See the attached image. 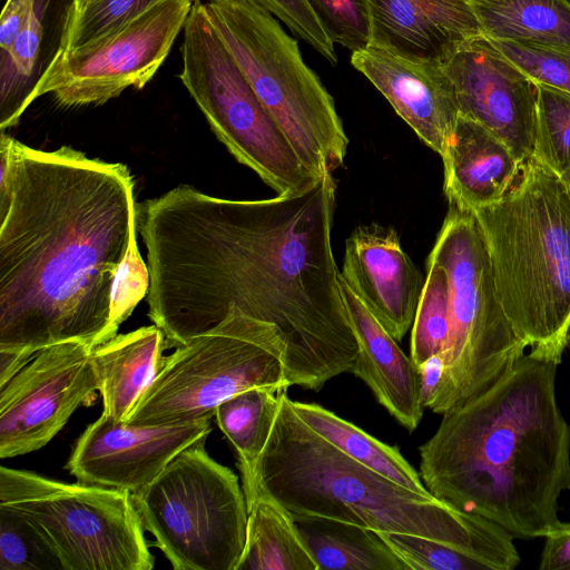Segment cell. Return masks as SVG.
Segmentation results:
<instances>
[{
    "label": "cell",
    "instance_id": "cell-24",
    "mask_svg": "<svg viewBox=\"0 0 570 570\" xmlns=\"http://www.w3.org/2000/svg\"><path fill=\"white\" fill-rule=\"evenodd\" d=\"M53 0H32L11 48L0 52V129L16 126L46 69L45 41Z\"/></svg>",
    "mask_w": 570,
    "mask_h": 570
},
{
    "label": "cell",
    "instance_id": "cell-31",
    "mask_svg": "<svg viewBox=\"0 0 570 570\" xmlns=\"http://www.w3.org/2000/svg\"><path fill=\"white\" fill-rule=\"evenodd\" d=\"M62 569L59 560L17 511L0 505V570Z\"/></svg>",
    "mask_w": 570,
    "mask_h": 570
},
{
    "label": "cell",
    "instance_id": "cell-16",
    "mask_svg": "<svg viewBox=\"0 0 570 570\" xmlns=\"http://www.w3.org/2000/svg\"><path fill=\"white\" fill-rule=\"evenodd\" d=\"M351 63L416 136L442 157L460 112L452 82L440 60L409 57L367 45L352 52Z\"/></svg>",
    "mask_w": 570,
    "mask_h": 570
},
{
    "label": "cell",
    "instance_id": "cell-18",
    "mask_svg": "<svg viewBox=\"0 0 570 570\" xmlns=\"http://www.w3.org/2000/svg\"><path fill=\"white\" fill-rule=\"evenodd\" d=\"M368 45L404 56L441 60L460 43L483 36L471 4L463 0H365Z\"/></svg>",
    "mask_w": 570,
    "mask_h": 570
},
{
    "label": "cell",
    "instance_id": "cell-23",
    "mask_svg": "<svg viewBox=\"0 0 570 570\" xmlns=\"http://www.w3.org/2000/svg\"><path fill=\"white\" fill-rule=\"evenodd\" d=\"M236 570H318L294 518L261 491L247 503L246 540Z\"/></svg>",
    "mask_w": 570,
    "mask_h": 570
},
{
    "label": "cell",
    "instance_id": "cell-19",
    "mask_svg": "<svg viewBox=\"0 0 570 570\" xmlns=\"http://www.w3.org/2000/svg\"><path fill=\"white\" fill-rule=\"evenodd\" d=\"M340 291L356 337L358 354L351 371L407 431L420 424L424 406L419 374L410 356L338 275Z\"/></svg>",
    "mask_w": 570,
    "mask_h": 570
},
{
    "label": "cell",
    "instance_id": "cell-34",
    "mask_svg": "<svg viewBox=\"0 0 570 570\" xmlns=\"http://www.w3.org/2000/svg\"><path fill=\"white\" fill-rule=\"evenodd\" d=\"M334 45L352 52L370 43L371 26L365 0H307Z\"/></svg>",
    "mask_w": 570,
    "mask_h": 570
},
{
    "label": "cell",
    "instance_id": "cell-12",
    "mask_svg": "<svg viewBox=\"0 0 570 570\" xmlns=\"http://www.w3.org/2000/svg\"><path fill=\"white\" fill-rule=\"evenodd\" d=\"M195 1L163 0L91 43L55 52L31 100L52 95L58 105L76 108L142 89L168 57Z\"/></svg>",
    "mask_w": 570,
    "mask_h": 570
},
{
    "label": "cell",
    "instance_id": "cell-22",
    "mask_svg": "<svg viewBox=\"0 0 570 570\" xmlns=\"http://www.w3.org/2000/svg\"><path fill=\"white\" fill-rule=\"evenodd\" d=\"M318 570H410L377 531L330 519H294Z\"/></svg>",
    "mask_w": 570,
    "mask_h": 570
},
{
    "label": "cell",
    "instance_id": "cell-9",
    "mask_svg": "<svg viewBox=\"0 0 570 570\" xmlns=\"http://www.w3.org/2000/svg\"><path fill=\"white\" fill-rule=\"evenodd\" d=\"M206 440L184 449L131 493L145 530L175 570H236L245 546L243 488L208 454Z\"/></svg>",
    "mask_w": 570,
    "mask_h": 570
},
{
    "label": "cell",
    "instance_id": "cell-11",
    "mask_svg": "<svg viewBox=\"0 0 570 570\" xmlns=\"http://www.w3.org/2000/svg\"><path fill=\"white\" fill-rule=\"evenodd\" d=\"M180 81L228 151L276 195L311 186L314 177L264 107L210 24L204 1L193 3L183 30Z\"/></svg>",
    "mask_w": 570,
    "mask_h": 570
},
{
    "label": "cell",
    "instance_id": "cell-4",
    "mask_svg": "<svg viewBox=\"0 0 570 570\" xmlns=\"http://www.w3.org/2000/svg\"><path fill=\"white\" fill-rule=\"evenodd\" d=\"M256 481L258 492L294 519H330L420 535L472 556L487 570H513L521 561L514 538L501 525L413 492L324 440L297 415L286 390L278 392Z\"/></svg>",
    "mask_w": 570,
    "mask_h": 570
},
{
    "label": "cell",
    "instance_id": "cell-13",
    "mask_svg": "<svg viewBox=\"0 0 570 570\" xmlns=\"http://www.w3.org/2000/svg\"><path fill=\"white\" fill-rule=\"evenodd\" d=\"M92 346L80 341L38 351L0 385V458L43 448L100 390Z\"/></svg>",
    "mask_w": 570,
    "mask_h": 570
},
{
    "label": "cell",
    "instance_id": "cell-38",
    "mask_svg": "<svg viewBox=\"0 0 570 570\" xmlns=\"http://www.w3.org/2000/svg\"><path fill=\"white\" fill-rule=\"evenodd\" d=\"M420 397L424 409L433 410L443 382L444 357L443 353L435 354L425 360L417 367Z\"/></svg>",
    "mask_w": 570,
    "mask_h": 570
},
{
    "label": "cell",
    "instance_id": "cell-40",
    "mask_svg": "<svg viewBox=\"0 0 570 570\" xmlns=\"http://www.w3.org/2000/svg\"><path fill=\"white\" fill-rule=\"evenodd\" d=\"M465 2H468L469 4H478V3H485V2H489V1H493V0H463Z\"/></svg>",
    "mask_w": 570,
    "mask_h": 570
},
{
    "label": "cell",
    "instance_id": "cell-27",
    "mask_svg": "<svg viewBox=\"0 0 570 570\" xmlns=\"http://www.w3.org/2000/svg\"><path fill=\"white\" fill-rule=\"evenodd\" d=\"M278 392L253 387L227 399L215 412L218 428L235 450L246 503L258 493L256 468L276 414Z\"/></svg>",
    "mask_w": 570,
    "mask_h": 570
},
{
    "label": "cell",
    "instance_id": "cell-5",
    "mask_svg": "<svg viewBox=\"0 0 570 570\" xmlns=\"http://www.w3.org/2000/svg\"><path fill=\"white\" fill-rule=\"evenodd\" d=\"M494 284L529 355L561 364L570 344V188L534 157L498 202L471 210Z\"/></svg>",
    "mask_w": 570,
    "mask_h": 570
},
{
    "label": "cell",
    "instance_id": "cell-28",
    "mask_svg": "<svg viewBox=\"0 0 570 570\" xmlns=\"http://www.w3.org/2000/svg\"><path fill=\"white\" fill-rule=\"evenodd\" d=\"M450 335V293L445 271L426 261V277L412 324L410 357L417 367L445 351Z\"/></svg>",
    "mask_w": 570,
    "mask_h": 570
},
{
    "label": "cell",
    "instance_id": "cell-14",
    "mask_svg": "<svg viewBox=\"0 0 570 570\" xmlns=\"http://www.w3.org/2000/svg\"><path fill=\"white\" fill-rule=\"evenodd\" d=\"M440 62L460 115L493 132L521 163L533 157L535 85L484 36L460 43Z\"/></svg>",
    "mask_w": 570,
    "mask_h": 570
},
{
    "label": "cell",
    "instance_id": "cell-1",
    "mask_svg": "<svg viewBox=\"0 0 570 570\" xmlns=\"http://www.w3.org/2000/svg\"><path fill=\"white\" fill-rule=\"evenodd\" d=\"M336 181L255 200L179 185L136 205L149 272L148 316L167 347L217 326L233 307L274 324L291 385L318 392L358 354L341 295L332 229Z\"/></svg>",
    "mask_w": 570,
    "mask_h": 570
},
{
    "label": "cell",
    "instance_id": "cell-6",
    "mask_svg": "<svg viewBox=\"0 0 570 570\" xmlns=\"http://www.w3.org/2000/svg\"><path fill=\"white\" fill-rule=\"evenodd\" d=\"M207 18L253 90L316 178L345 159L348 138L331 94L297 41L268 12L235 0H205Z\"/></svg>",
    "mask_w": 570,
    "mask_h": 570
},
{
    "label": "cell",
    "instance_id": "cell-17",
    "mask_svg": "<svg viewBox=\"0 0 570 570\" xmlns=\"http://www.w3.org/2000/svg\"><path fill=\"white\" fill-rule=\"evenodd\" d=\"M341 276L400 342L412 327L424 281L392 227L357 226L345 242Z\"/></svg>",
    "mask_w": 570,
    "mask_h": 570
},
{
    "label": "cell",
    "instance_id": "cell-37",
    "mask_svg": "<svg viewBox=\"0 0 570 570\" xmlns=\"http://www.w3.org/2000/svg\"><path fill=\"white\" fill-rule=\"evenodd\" d=\"M540 570H570V522H561L544 537Z\"/></svg>",
    "mask_w": 570,
    "mask_h": 570
},
{
    "label": "cell",
    "instance_id": "cell-42",
    "mask_svg": "<svg viewBox=\"0 0 570 570\" xmlns=\"http://www.w3.org/2000/svg\"><path fill=\"white\" fill-rule=\"evenodd\" d=\"M564 181L567 183V185H568V186H569V188H570V177H569L567 180H564Z\"/></svg>",
    "mask_w": 570,
    "mask_h": 570
},
{
    "label": "cell",
    "instance_id": "cell-25",
    "mask_svg": "<svg viewBox=\"0 0 570 570\" xmlns=\"http://www.w3.org/2000/svg\"><path fill=\"white\" fill-rule=\"evenodd\" d=\"M291 404L313 431L348 458L413 492L432 495L397 446L380 441L320 404L292 399Z\"/></svg>",
    "mask_w": 570,
    "mask_h": 570
},
{
    "label": "cell",
    "instance_id": "cell-7",
    "mask_svg": "<svg viewBox=\"0 0 570 570\" xmlns=\"http://www.w3.org/2000/svg\"><path fill=\"white\" fill-rule=\"evenodd\" d=\"M428 259L440 265L449 281L450 335L432 410L444 414L497 384L527 345L499 301L488 247L471 210L449 204Z\"/></svg>",
    "mask_w": 570,
    "mask_h": 570
},
{
    "label": "cell",
    "instance_id": "cell-20",
    "mask_svg": "<svg viewBox=\"0 0 570 570\" xmlns=\"http://www.w3.org/2000/svg\"><path fill=\"white\" fill-rule=\"evenodd\" d=\"M441 158L449 204L469 210L500 200L523 164L493 132L461 115Z\"/></svg>",
    "mask_w": 570,
    "mask_h": 570
},
{
    "label": "cell",
    "instance_id": "cell-10",
    "mask_svg": "<svg viewBox=\"0 0 570 570\" xmlns=\"http://www.w3.org/2000/svg\"><path fill=\"white\" fill-rule=\"evenodd\" d=\"M0 505L17 511L36 529L62 570L155 566L130 491L66 483L2 465Z\"/></svg>",
    "mask_w": 570,
    "mask_h": 570
},
{
    "label": "cell",
    "instance_id": "cell-36",
    "mask_svg": "<svg viewBox=\"0 0 570 570\" xmlns=\"http://www.w3.org/2000/svg\"><path fill=\"white\" fill-rule=\"evenodd\" d=\"M148 288L149 272L147 263L140 256L135 235L115 277L107 341L117 335L119 326L131 315L141 298L147 295Z\"/></svg>",
    "mask_w": 570,
    "mask_h": 570
},
{
    "label": "cell",
    "instance_id": "cell-29",
    "mask_svg": "<svg viewBox=\"0 0 570 570\" xmlns=\"http://www.w3.org/2000/svg\"><path fill=\"white\" fill-rule=\"evenodd\" d=\"M163 0H85L68 3L57 51L77 49L112 32Z\"/></svg>",
    "mask_w": 570,
    "mask_h": 570
},
{
    "label": "cell",
    "instance_id": "cell-39",
    "mask_svg": "<svg viewBox=\"0 0 570 570\" xmlns=\"http://www.w3.org/2000/svg\"><path fill=\"white\" fill-rule=\"evenodd\" d=\"M14 138L1 131L0 135V217H2L10 203L11 196V145Z\"/></svg>",
    "mask_w": 570,
    "mask_h": 570
},
{
    "label": "cell",
    "instance_id": "cell-15",
    "mask_svg": "<svg viewBox=\"0 0 570 570\" xmlns=\"http://www.w3.org/2000/svg\"><path fill=\"white\" fill-rule=\"evenodd\" d=\"M210 432L212 419L137 426L101 414L78 438L65 469L78 482L132 493Z\"/></svg>",
    "mask_w": 570,
    "mask_h": 570
},
{
    "label": "cell",
    "instance_id": "cell-43",
    "mask_svg": "<svg viewBox=\"0 0 570 570\" xmlns=\"http://www.w3.org/2000/svg\"><path fill=\"white\" fill-rule=\"evenodd\" d=\"M566 2H568L570 4V0H564Z\"/></svg>",
    "mask_w": 570,
    "mask_h": 570
},
{
    "label": "cell",
    "instance_id": "cell-8",
    "mask_svg": "<svg viewBox=\"0 0 570 570\" xmlns=\"http://www.w3.org/2000/svg\"><path fill=\"white\" fill-rule=\"evenodd\" d=\"M286 360V344L274 324L233 307L217 326L164 356L126 423L213 419L220 403L246 390H287Z\"/></svg>",
    "mask_w": 570,
    "mask_h": 570
},
{
    "label": "cell",
    "instance_id": "cell-32",
    "mask_svg": "<svg viewBox=\"0 0 570 570\" xmlns=\"http://www.w3.org/2000/svg\"><path fill=\"white\" fill-rule=\"evenodd\" d=\"M490 41L535 86L570 95V49L511 40Z\"/></svg>",
    "mask_w": 570,
    "mask_h": 570
},
{
    "label": "cell",
    "instance_id": "cell-33",
    "mask_svg": "<svg viewBox=\"0 0 570 570\" xmlns=\"http://www.w3.org/2000/svg\"><path fill=\"white\" fill-rule=\"evenodd\" d=\"M410 570H487L472 556L420 535L379 532Z\"/></svg>",
    "mask_w": 570,
    "mask_h": 570
},
{
    "label": "cell",
    "instance_id": "cell-26",
    "mask_svg": "<svg viewBox=\"0 0 570 570\" xmlns=\"http://www.w3.org/2000/svg\"><path fill=\"white\" fill-rule=\"evenodd\" d=\"M484 37L570 49L564 0H493L472 4Z\"/></svg>",
    "mask_w": 570,
    "mask_h": 570
},
{
    "label": "cell",
    "instance_id": "cell-35",
    "mask_svg": "<svg viewBox=\"0 0 570 570\" xmlns=\"http://www.w3.org/2000/svg\"><path fill=\"white\" fill-rule=\"evenodd\" d=\"M264 10L281 20L330 63L336 65L335 45L327 36L307 0H235Z\"/></svg>",
    "mask_w": 570,
    "mask_h": 570
},
{
    "label": "cell",
    "instance_id": "cell-2",
    "mask_svg": "<svg viewBox=\"0 0 570 570\" xmlns=\"http://www.w3.org/2000/svg\"><path fill=\"white\" fill-rule=\"evenodd\" d=\"M0 217V385L38 351L107 341L115 277L136 235L128 167L68 146L11 145Z\"/></svg>",
    "mask_w": 570,
    "mask_h": 570
},
{
    "label": "cell",
    "instance_id": "cell-21",
    "mask_svg": "<svg viewBox=\"0 0 570 570\" xmlns=\"http://www.w3.org/2000/svg\"><path fill=\"white\" fill-rule=\"evenodd\" d=\"M167 348L155 324L142 326L92 348L100 384L104 415L127 421L141 394L157 374Z\"/></svg>",
    "mask_w": 570,
    "mask_h": 570
},
{
    "label": "cell",
    "instance_id": "cell-3",
    "mask_svg": "<svg viewBox=\"0 0 570 570\" xmlns=\"http://www.w3.org/2000/svg\"><path fill=\"white\" fill-rule=\"evenodd\" d=\"M553 363L527 354L484 393L442 414L420 449V475L436 499L484 517L514 539L559 527L570 491V426Z\"/></svg>",
    "mask_w": 570,
    "mask_h": 570
},
{
    "label": "cell",
    "instance_id": "cell-30",
    "mask_svg": "<svg viewBox=\"0 0 570 570\" xmlns=\"http://www.w3.org/2000/svg\"><path fill=\"white\" fill-rule=\"evenodd\" d=\"M535 89L533 157L567 180L570 177V95L544 86Z\"/></svg>",
    "mask_w": 570,
    "mask_h": 570
},
{
    "label": "cell",
    "instance_id": "cell-41",
    "mask_svg": "<svg viewBox=\"0 0 570 570\" xmlns=\"http://www.w3.org/2000/svg\"><path fill=\"white\" fill-rule=\"evenodd\" d=\"M85 0H69L68 3H81L83 2Z\"/></svg>",
    "mask_w": 570,
    "mask_h": 570
}]
</instances>
